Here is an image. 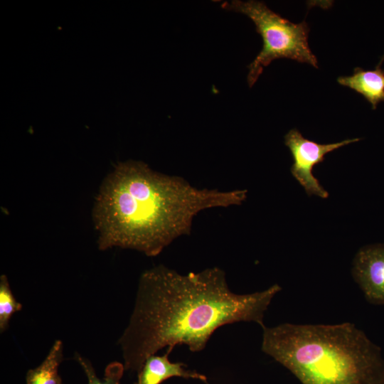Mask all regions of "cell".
<instances>
[{
    "mask_svg": "<svg viewBox=\"0 0 384 384\" xmlns=\"http://www.w3.org/2000/svg\"><path fill=\"white\" fill-rule=\"evenodd\" d=\"M277 284L252 294L233 292L225 272L218 267L181 274L164 265L144 272L139 280L134 310L120 338L126 370L139 372L148 357L163 348L186 345L204 349L219 327L263 318Z\"/></svg>",
    "mask_w": 384,
    "mask_h": 384,
    "instance_id": "1",
    "label": "cell"
},
{
    "mask_svg": "<svg viewBox=\"0 0 384 384\" xmlns=\"http://www.w3.org/2000/svg\"><path fill=\"white\" fill-rule=\"evenodd\" d=\"M246 197V190L196 188L142 161L119 163L102 181L92 210L98 248L119 247L156 256L177 238L190 234L201 210L240 205Z\"/></svg>",
    "mask_w": 384,
    "mask_h": 384,
    "instance_id": "2",
    "label": "cell"
},
{
    "mask_svg": "<svg viewBox=\"0 0 384 384\" xmlns=\"http://www.w3.org/2000/svg\"><path fill=\"white\" fill-rule=\"evenodd\" d=\"M262 329V351L302 384H384L380 348L352 323Z\"/></svg>",
    "mask_w": 384,
    "mask_h": 384,
    "instance_id": "3",
    "label": "cell"
},
{
    "mask_svg": "<svg viewBox=\"0 0 384 384\" xmlns=\"http://www.w3.org/2000/svg\"><path fill=\"white\" fill-rule=\"evenodd\" d=\"M221 6L249 17L262 38V50L247 66L250 87L256 82L264 68L276 59L288 58L318 68L317 59L309 46V28L305 21L292 23L262 1L233 0L224 1Z\"/></svg>",
    "mask_w": 384,
    "mask_h": 384,
    "instance_id": "4",
    "label": "cell"
},
{
    "mask_svg": "<svg viewBox=\"0 0 384 384\" xmlns=\"http://www.w3.org/2000/svg\"><path fill=\"white\" fill-rule=\"evenodd\" d=\"M359 140L354 138L331 144H319L304 138L297 129L289 130L284 137V144L294 159L291 167L293 176L309 195L326 198L329 194L314 176L313 168L324 160L326 154Z\"/></svg>",
    "mask_w": 384,
    "mask_h": 384,
    "instance_id": "5",
    "label": "cell"
},
{
    "mask_svg": "<svg viewBox=\"0 0 384 384\" xmlns=\"http://www.w3.org/2000/svg\"><path fill=\"white\" fill-rule=\"evenodd\" d=\"M353 275L368 302L384 304V245L361 249L353 260Z\"/></svg>",
    "mask_w": 384,
    "mask_h": 384,
    "instance_id": "6",
    "label": "cell"
},
{
    "mask_svg": "<svg viewBox=\"0 0 384 384\" xmlns=\"http://www.w3.org/2000/svg\"><path fill=\"white\" fill-rule=\"evenodd\" d=\"M171 352L167 349L164 355L154 354L148 357L138 372L137 381L134 384H161L171 377L194 378L207 383L204 375L184 369V363L171 362L169 359Z\"/></svg>",
    "mask_w": 384,
    "mask_h": 384,
    "instance_id": "7",
    "label": "cell"
},
{
    "mask_svg": "<svg viewBox=\"0 0 384 384\" xmlns=\"http://www.w3.org/2000/svg\"><path fill=\"white\" fill-rule=\"evenodd\" d=\"M383 60L384 55L374 70L356 68L353 75L338 77L337 81L361 95L375 110L384 101V70L381 68Z\"/></svg>",
    "mask_w": 384,
    "mask_h": 384,
    "instance_id": "8",
    "label": "cell"
},
{
    "mask_svg": "<svg viewBox=\"0 0 384 384\" xmlns=\"http://www.w3.org/2000/svg\"><path fill=\"white\" fill-rule=\"evenodd\" d=\"M63 343L56 340L44 361L36 368L28 370L26 384H63L58 368L63 359Z\"/></svg>",
    "mask_w": 384,
    "mask_h": 384,
    "instance_id": "9",
    "label": "cell"
},
{
    "mask_svg": "<svg viewBox=\"0 0 384 384\" xmlns=\"http://www.w3.org/2000/svg\"><path fill=\"white\" fill-rule=\"evenodd\" d=\"M75 358L83 369L88 384H121V379L124 370V364L114 361L109 363L102 378H99L91 363L87 359L75 353Z\"/></svg>",
    "mask_w": 384,
    "mask_h": 384,
    "instance_id": "10",
    "label": "cell"
},
{
    "mask_svg": "<svg viewBox=\"0 0 384 384\" xmlns=\"http://www.w3.org/2000/svg\"><path fill=\"white\" fill-rule=\"evenodd\" d=\"M22 309V304L15 299L7 277H0V331L2 333L9 326L11 316Z\"/></svg>",
    "mask_w": 384,
    "mask_h": 384,
    "instance_id": "11",
    "label": "cell"
}]
</instances>
